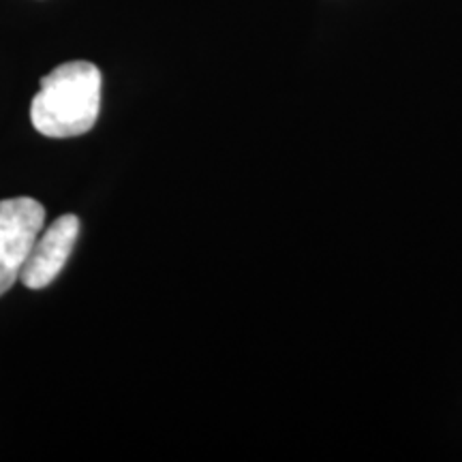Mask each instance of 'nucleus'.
Returning <instances> with one entry per match:
<instances>
[{
    "label": "nucleus",
    "mask_w": 462,
    "mask_h": 462,
    "mask_svg": "<svg viewBox=\"0 0 462 462\" xmlns=\"http://www.w3.org/2000/svg\"><path fill=\"white\" fill-rule=\"evenodd\" d=\"M101 71L92 62L73 60L42 78V88L31 103L32 126L42 135L78 137L99 118Z\"/></svg>",
    "instance_id": "nucleus-1"
},
{
    "label": "nucleus",
    "mask_w": 462,
    "mask_h": 462,
    "mask_svg": "<svg viewBox=\"0 0 462 462\" xmlns=\"http://www.w3.org/2000/svg\"><path fill=\"white\" fill-rule=\"evenodd\" d=\"M45 223V208L32 198L0 201V296L20 279Z\"/></svg>",
    "instance_id": "nucleus-2"
},
{
    "label": "nucleus",
    "mask_w": 462,
    "mask_h": 462,
    "mask_svg": "<svg viewBox=\"0 0 462 462\" xmlns=\"http://www.w3.org/2000/svg\"><path fill=\"white\" fill-rule=\"evenodd\" d=\"M79 236V218L75 215H62L39 234L31 255H28L24 268H22L20 281L28 289H43L60 274L67 259L71 257L75 242Z\"/></svg>",
    "instance_id": "nucleus-3"
}]
</instances>
